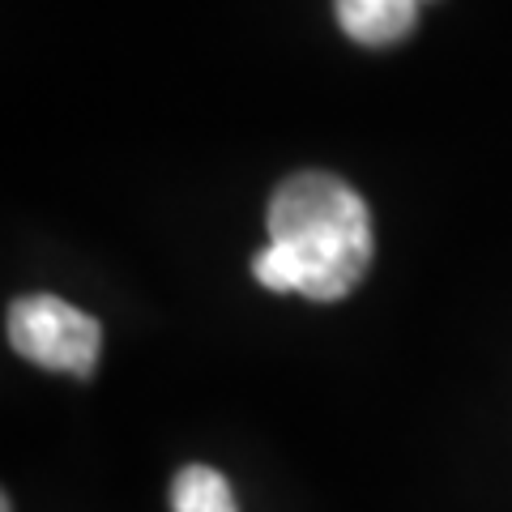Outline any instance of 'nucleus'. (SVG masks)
Masks as SVG:
<instances>
[{
	"label": "nucleus",
	"mask_w": 512,
	"mask_h": 512,
	"mask_svg": "<svg viewBox=\"0 0 512 512\" xmlns=\"http://www.w3.org/2000/svg\"><path fill=\"white\" fill-rule=\"evenodd\" d=\"M269 244L295 261L303 299L333 303L367 278L376 235L367 201L346 180L329 171H299L282 180L269 201Z\"/></svg>",
	"instance_id": "obj_1"
},
{
	"label": "nucleus",
	"mask_w": 512,
	"mask_h": 512,
	"mask_svg": "<svg viewBox=\"0 0 512 512\" xmlns=\"http://www.w3.org/2000/svg\"><path fill=\"white\" fill-rule=\"evenodd\" d=\"M9 346L47 372L90 376L103 350V325L60 295H22L5 312Z\"/></svg>",
	"instance_id": "obj_2"
},
{
	"label": "nucleus",
	"mask_w": 512,
	"mask_h": 512,
	"mask_svg": "<svg viewBox=\"0 0 512 512\" xmlns=\"http://www.w3.org/2000/svg\"><path fill=\"white\" fill-rule=\"evenodd\" d=\"M338 26L363 47L402 43L419 22V0H333Z\"/></svg>",
	"instance_id": "obj_3"
},
{
	"label": "nucleus",
	"mask_w": 512,
	"mask_h": 512,
	"mask_svg": "<svg viewBox=\"0 0 512 512\" xmlns=\"http://www.w3.org/2000/svg\"><path fill=\"white\" fill-rule=\"evenodd\" d=\"M171 512H239V504L214 466H184L171 483Z\"/></svg>",
	"instance_id": "obj_4"
},
{
	"label": "nucleus",
	"mask_w": 512,
	"mask_h": 512,
	"mask_svg": "<svg viewBox=\"0 0 512 512\" xmlns=\"http://www.w3.org/2000/svg\"><path fill=\"white\" fill-rule=\"evenodd\" d=\"M0 512H13V500H9V495H5V504H0Z\"/></svg>",
	"instance_id": "obj_5"
},
{
	"label": "nucleus",
	"mask_w": 512,
	"mask_h": 512,
	"mask_svg": "<svg viewBox=\"0 0 512 512\" xmlns=\"http://www.w3.org/2000/svg\"><path fill=\"white\" fill-rule=\"evenodd\" d=\"M419 5H423V0H419Z\"/></svg>",
	"instance_id": "obj_6"
}]
</instances>
